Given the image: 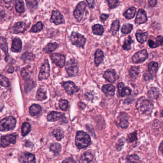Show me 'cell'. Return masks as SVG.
Wrapping results in <instances>:
<instances>
[{"label":"cell","mask_w":163,"mask_h":163,"mask_svg":"<svg viewBox=\"0 0 163 163\" xmlns=\"http://www.w3.org/2000/svg\"><path fill=\"white\" fill-rule=\"evenodd\" d=\"M75 143L79 149L84 148L88 146L91 143L90 135L83 131H78L75 138Z\"/></svg>","instance_id":"6da1fadb"},{"label":"cell","mask_w":163,"mask_h":163,"mask_svg":"<svg viewBox=\"0 0 163 163\" xmlns=\"http://www.w3.org/2000/svg\"><path fill=\"white\" fill-rule=\"evenodd\" d=\"M136 107L141 114L148 115L152 113L153 105L150 101L142 97L137 102Z\"/></svg>","instance_id":"7a4b0ae2"},{"label":"cell","mask_w":163,"mask_h":163,"mask_svg":"<svg viewBox=\"0 0 163 163\" xmlns=\"http://www.w3.org/2000/svg\"><path fill=\"white\" fill-rule=\"evenodd\" d=\"M16 123V119L13 116H9L2 119L0 123L1 131L6 132L12 130L15 127Z\"/></svg>","instance_id":"3957f363"},{"label":"cell","mask_w":163,"mask_h":163,"mask_svg":"<svg viewBox=\"0 0 163 163\" xmlns=\"http://www.w3.org/2000/svg\"><path fill=\"white\" fill-rule=\"evenodd\" d=\"M70 39L72 44L78 47H83L86 41L84 36L75 32H72Z\"/></svg>","instance_id":"277c9868"},{"label":"cell","mask_w":163,"mask_h":163,"mask_svg":"<svg viewBox=\"0 0 163 163\" xmlns=\"http://www.w3.org/2000/svg\"><path fill=\"white\" fill-rule=\"evenodd\" d=\"M65 70L68 75L70 76H76L79 72L77 64L73 59H70L68 61L65 66Z\"/></svg>","instance_id":"5b68a950"},{"label":"cell","mask_w":163,"mask_h":163,"mask_svg":"<svg viewBox=\"0 0 163 163\" xmlns=\"http://www.w3.org/2000/svg\"><path fill=\"white\" fill-rule=\"evenodd\" d=\"M50 75V66L48 61L46 59L42 66L39 73L38 79L39 81L48 79Z\"/></svg>","instance_id":"8992f818"},{"label":"cell","mask_w":163,"mask_h":163,"mask_svg":"<svg viewBox=\"0 0 163 163\" xmlns=\"http://www.w3.org/2000/svg\"><path fill=\"white\" fill-rule=\"evenodd\" d=\"M86 6V3L84 1L80 2L77 6L74 12V15L77 20L80 21L82 19Z\"/></svg>","instance_id":"52a82bcc"},{"label":"cell","mask_w":163,"mask_h":163,"mask_svg":"<svg viewBox=\"0 0 163 163\" xmlns=\"http://www.w3.org/2000/svg\"><path fill=\"white\" fill-rule=\"evenodd\" d=\"M16 134H13L1 136V147H6L12 144H15L16 143Z\"/></svg>","instance_id":"ba28073f"},{"label":"cell","mask_w":163,"mask_h":163,"mask_svg":"<svg viewBox=\"0 0 163 163\" xmlns=\"http://www.w3.org/2000/svg\"><path fill=\"white\" fill-rule=\"evenodd\" d=\"M148 57V54L146 49L139 51L132 56V61L134 63L138 64L146 61Z\"/></svg>","instance_id":"9c48e42d"},{"label":"cell","mask_w":163,"mask_h":163,"mask_svg":"<svg viewBox=\"0 0 163 163\" xmlns=\"http://www.w3.org/2000/svg\"><path fill=\"white\" fill-rule=\"evenodd\" d=\"M20 163H36V158L33 154L29 153H23L19 158Z\"/></svg>","instance_id":"30bf717a"},{"label":"cell","mask_w":163,"mask_h":163,"mask_svg":"<svg viewBox=\"0 0 163 163\" xmlns=\"http://www.w3.org/2000/svg\"><path fill=\"white\" fill-rule=\"evenodd\" d=\"M51 58L54 63L59 67L62 68L65 64V57L63 55L59 54H53L51 55Z\"/></svg>","instance_id":"8fae6325"},{"label":"cell","mask_w":163,"mask_h":163,"mask_svg":"<svg viewBox=\"0 0 163 163\" xmlns=\"http://www.w3.org/2000/svg\"><path fill=\"white\" fill-rule=\"evenodd\" d=\"M63 86L65 91L70 95L78 92L79 90V88L72 82L68 81L65 82L63 84Z\"/></svg>","instance_id":"7c38bea8"},{"label":"cell","mask_w":163,"mask_h":163,"mask_svg":"<svg viewBox=\"0 0 163 163\" xmlns=\"http://www.w3.org/2000/svg\"><path fill=\"white\" fill-rule=\"evenodd\" d=\"M51 21L56 25L64 23L65 20L63 15L59 11H53L51 18Z\"/></svg>","instance_id":"4fadbf2b"},{"label":"cell","mask_w":163,"mask_h":163,"mask_svg":"<svg viewBox=\"0 0 163 163\" xmlns=\"http://www.w3.org/2000/svg\"><path fill=\"white\" fill-rule=\"evenodd\" d=\"M27 29L26 23L22 21H19L16 23L11 29V32L13 34H19L24 32Z\"/></svg>","instance_id":"5bb4252c"},{"label":"cell","mask_w":163,"mask_h":163,"mask_svg":"<svg viewBox=\"0 0 163 163\" xmlns=\"http://www.w3.org/2000/svg\"><path fill=\"white\" fill-rule=\"evenodd\" d=\"M147 20V17L146 11L140 9L137 15L135 22L138 24H141L146 23Z\"/></svg>","instance_id":"9a60e30c"},{"label":"cell","mask_w":163,"mask_h":163,"mask_svg":"<svg viewBox=\"0 0 163 163\" xmlns=\"http://www.w3.org/2000/svg\"><path fill=\"white\" fill-rule=\"evenodd\" d=\"M105 79L110 83H114L116 80V72L114 70H109L106 71L103 75Z\"/></svg>","instance_id":"2e32d148"},{"label":"cell","mask_w":163,"mask_h":163,"mask_svg":"<svg viewBox=\"0 0 163 163\" xmlns=\"http://www.w3.org/2000/svg\"><path fill=\"white\" fill-rule=\"evenodd\" d=\"M22 47V42L19 38L16 37L13 41L12 46L11 47V51L15 52H21Z\"/></svg>","instance_id":"e0dca14e"},{"label":"cell","mask_w":163,"mask_h":163,"mask_svg":"<svg viewBox=\"0 0 163 163\" xmlns=\"http://www.w3.org/2000/svg\"><path fill=\"white\" fill-rule=\"evenodd\" d=\"M118 88L119 94L122 97L129 96L131 94V90L128 87H125L123 83H119L118 84Z\"/></svg>","instance_id":"ac0fdd59"},{"label":"cell","mask_w":163,"mask_h":163,"mask_svg":"<svg viewBox=\"0 0 163 163\" xmlns=\"http://www.w3.org/2000/svg\"><path fill=\"white\" fill-rule=\"evenodd\" d=\"M163 41V36L159 35L155 38V40H153L152 39H149L148 41L149 46L151 48H157L162 44Z\"/></svg>","instance_id":"d6986e66"},{"label":"cell","mask_w":163,"mask_h":163,"mask_svg":"<svg viewBox=\"0 0 163 163\" xmlns=\"http://www.w3.org/2000/svg\"><path fill=\"white\" fill-rule=\"evenodd\" d=\"M102 91L109 96H113L115 92V87L111 84H106L102 87Z\"/></svg>","instance_id":"ffe728a7"},{"label":"cell","mask_w":163,"mask_h":163,"mask_svg":"<svg viewBox=\"0 0 163 163\" xmlns=\"http://www.w3.org/2000/svg\"><path fill=\"white\" fill-rule=\"evenodd\" d=\"M63 116V115L60 113L52 112L50 114H48L47 118L48 121L54 122L61 119Z\"/></svg>","instance_id":"44dd1931"},{"label":"cell","mask_w":163,"mask_h":163,"mask_svg":"<svg viewBox=\"0 0 163 163\" xmlns=\"http://www.w3.org/2000/svg\"><path fill=\"white\" fill-rule=\"evenodd\" d=\"M93 159V155L90 152H85L82 155L79 163H91Z\"/></svg>","instance_id":"7402d4cb"},{"label":"cell","mask_w":163,"mask_h":163,"mask_svg":"<svg viewBox=\"0 0 163 163\" xmlns=\"http://www.w3.org/2000/svg\"><path fill=\"white\" fill-rule=\"evenodd\" d=\"M42 111L41 107L38 104H33L30 107V114L32 116L39 115Z\"/></svg>","instance_id":"603a6c76"},{"label":"cell","mask_w":163,"mask_h":163,"mask_svg":"<svg viewBox=\"0 0 163 163\" xmlns=\"http://www.w3.org/2000/svg\"><path fill=\"white\" fill-rule=\"evenodd\" d=\"M0 45H1V48L3 50V51L5 52L6 55V61H7V59H8V44L7 43L6 40V38L3 37H1V40H0Z\"/></svg>","instance_id":"cb8c5ba5"},{"label":"cell","mask_w":163,"mask_h":163,"mask_svg":"<svg viewBox=\"0 0 163 163\" xmlns=\"http://www.w3.org/2000/svg\"><path fill=\"white\" fill-rule=\"evenodd\" d=\"M104 55L102 50L100 49L97 50L95 55V63L97 66H99L103 61Z\"/></svg>","instance_id":"d4e9b609"},{"label":"cell","mask_w":163,"mask_h":163,"mask_svg":"<svg viewBox=\"0 0 163 163\" xmlns=\"http://www.w3.org/2000/svg\"><path fill=\"white\" fill-rule=\"evenodd\" d=\"M159 95V90L157 88L152 87L148 92L149 97L152 99H157Z\"/></svg>","instance_id":"484cf974"},{"label":"cell","mask_w":163,"mask_h":163,"mask_svg":"<svg viewBox=\"0 0 163 163\" xmlns=\"http://www.w3.org/2000/svg\"><path fill=\"white\" fill-rule=\"evenodd\" d=\"M158 68V64L157 62L152 61L148 65L149 72L150 74L152 75L153 76L155 74H156Z\"/></svg>","instance_id":"4316f807"},{"label":"cell","mask_w":163,"mask_h":163,"mask_svg":"<svg viewBox=\"0 0 163 163\" xmlns=\"http://www.w3.org/2000/svg\"><path fill=\"white\" fill-rule=\"evenodd\" d=\"M135 13L136 9L135 7H131L126 11V12L124 14V16L127 19H131L135 16Z\"/></svg>","instance_id":"83f0119b"},{"label":"cell","mask_w":163,"mask_h":163,"mask_svg":"<svg viewBox=\"0 0 163 163\" xmlns=\"http://www.w3.org/2000/svg\"><path fill=\"white\" fill-rule=\"evenodd\" d=\"M36 99L39 101H44L47 98L46 92L42 88H39L38 90L36 95Z\"/></svg>","instance_id":"f1b7e54d"},{"label":"cell","mask_w":163,"mask_h":163,"mask_svg":"<svg viewBox=\"0 0 163 163\" xmlns=\"http://www.w3.org/2000/svg\"><path fill=\"white\" fill-rule=\"evenodd\" d=\"M92 31L94 34L98 35H101L104 32V28L100 24H96L92 27Z\"/></svg>","instance_id":"f546056e"},{"label":"cell","mask_w":163,"mask_h":163,"mask_svg":"<svg viewBox=\"0 0 163 163\" xmlns=\"http://www.w3.org/2000/svg\"><path fill=\"white\" fill-rule=\"evenodd\" d=\"M31 126L27 122L23 124L22 126V135L23 136H25L31 131Z\"/></svg>","instance_id":"4dcf8cb0"},{"label":"cell","mask_w":163,"mask_h":163,"mask_svg":"<svg viewBox=\"0 0 163 163\" xmlns=\"http://www.w3.org/2000/svg\"><path fill=\"white\" fill-rule=\"evenodd\" d=\"M147 35H148V34L147 32H144V33L137 32L136 34L137 40L138 41L141 43V44H143L146 41Z\"/></svg>","instance_id":"1f68e13d"},{"label":"cell","mask_w":163,"mask_h":163,"mask_svg":"<svg viewBox=\"0 0 163 163\" xmlns=\"http://www.w3.org/2000/svg\"><path fill=\"white\" fill-rule=\"evenodd\" d=\"M50 150L55 154H58L61 150V146L58 143H53L50 147Z\"/></svg>","instance_id":"d6a6232c"},{"label":"cell","mask_w":163,"mask_h":163,"mask_svg":"<svg viewBox=\"0 0 163 163\" xmlns=\"http://www.w3.org/2000/svg\"><path fill=\"white\" fill-rule=\"evenodd\" d=\"M26 5L30 10H33L38 7V3L36 0H26Z\"/></svg>","instance_id":"836d02e7"},{"label":"cell","mask_w":163,"mask_h":163,"mask_svg":"<svg viewBox=\"0 0 163 163\" xmlns=\"http://www.w3.org/2000/svg\"><path fill=\"white\" fill-rule=\"evenodd\" d=\"M58 47V45L56 43H50L46 46L44 50L46 52H52L55 51Z\"/></svg>","instance_id":"e575fe53"},{"label":"cell","mask_w":163,"mask_h":163,"mask_svg":"<svg viewBox=\"0 0 163 163\" xmlns=\"http://www.w3.org/2000/svg\"><path fill=\"white\" fill-rule=\"evenodd\" d=\"M127 163H139L140 159L137 155L133 154L127 157Z\"/></svg>","instance_id":"d590c367"},{"label":"cell","mask_w":163,"mask_h":163,"mask_svg":"<svg viewBox=\"0 0 163 163\" xmlns=\"http://www.w3.org/2000/svg\"><path fill=\"white\" fill-rule=\"evenodd\" d=\"M15 10L18 12L22 13L24 11V3L23 0H17L15 6Z\"/></svg>","instance_id":"8d00e7d4"},{"label":"cell","mask_w":163,"mask_h":163,"mask_svg":"<svg viewBox=\"0 0 163 163\" xmlns=\"http://www.w3.org/2000/svg\"><path fill=\"white\" fill-rule=\"evenodd\" d=\"M139 72L140 71H139V67H136V66H132L131 67L130 72H129L131 78H134V79L137 78L138 75H139Z\"/></svg>","instance_id":"74e56055"},{"label":"cell","mask_w":163,"mask_h":163,"mask_svg":"<svg viewBox=\"0 0 163 163\" xmlns=\"http://www.w3.org/2000/svg\"><path fill=\"white\" fill-rule=\"evenodd\" d=\"M22 58L25 61H32L35 59V56L32 53L26 52L22 55Z\"/></svg>","instance_id":"f35d334b"},{"label":"cell","mask_w":163,"mask_h":163,"mask_svg":"<svg viewBox=\"0 0 163 163\" xmlns=\"http://www.w3.org/2000/svg\"><path fill=\"white\" fill-rule=\"evenodd\" d=\"M59 106L63 111H67L68 108V102L66 100L61 99L59 102Z\"/></svg>","instance_id":"ab89813d"},{"label":"cell","mask_w":163,"mask_h":163,"mask_svg":"<svg viewBox=\"0 0 163 163\" xmlns=\"http://www.w3.org/2000/svg\"><path fill=\"white\" fill-rule=\"evenodd\" d=\"M53 135L58 141H60L64 137L63 131L59 129H56L53 131Z\"/></svg>","instance_id":"60d3db41"},{"label":"cell","mask_w":163,"mask_h":163,"mask_svg":"<svg viewBox=\"0 0 163 163\" xmlns=\"http://www.w3.org/2000/svg\"><path fill=\"white\" fill-rule=\"evenodd\" d=\"M120 28V21L118 20H116L112 23L111 26V31L114 35H115L119 30Z\"/></svg>","instance_id":"b9f144b4"},{"label":"cell","mask_w":163,"mask_h":163,"mask_svg":"<svg viewBox=\"0 0 163 163\" xmlns=\"http://www.w3.org/2000/svg\"><path fill=\"white\" fill-rule=\"evenodd\" d=\"M132 42V39L130 36H129L124 41V44L123 46V49L127 50V51L130 50L131 49V44Z\"/></svg>","instance_id":"7bdbcfd3"},{"label":"cell","mask_w":163,"mask_h":163,"mask_svg":"<svg viewBox=\"0 0 163 163\" xmlns=\"http://www.w3.org/2000/svg\"><path fill=\"white\" fill-rule=\"evenodd\" d=\"M133 28V26L132 24L127 23L124 24L122 28V32L124 34H128L131 32Z\"/></svg>","instance_id":"ee69618b"},{"label":"cell","mask_w":163,"mask_h":163,"mask_svg":"<svg viewBox=\"0 0 163 163\" xmlns=\"http://www.w3.org/2000/svg\"><path fill=\"white\" fill-rule=\"evenodd\" d=\"M0 84L1 86L4 87H8L10 86V82L8 78L3 75L0 76Z\"/></svg>","instance_id":"f6af8a7d"},{"label":"cell","mask_w":163,"mask_h":163,"mask_svg":"<svg viewBox=\"0 0 163 163\" xmlns=\"http://www.w3.org/2000/svg\"><path fill=\"white\" fill-rule=\"evenodd\" d=\"M43 28V24L41 22H38L32 28L30 32H37L41 31Z\"/></svg>","instance_id":"bcb514c9"},{"label":"cell","mask_w":163,"mask_h":163,"mask_svg":"<svg viewBox=\"0 0 163 163\" xmlns=\"http://www.w3.org/2000/svg\"><path fill=\"white\" fill-rule=\"evenodd\" d=\"M137 132L136 131V132H134V133L129 134L127 136L126 141L128 143H132L137 140Z\"/></svg>","instance_id":"7dc6e473"},{"label":"cell","mask_w":163,"mask_h":163,"mask_svg":"<svg viewBox=\"0 0 163 163\" xmlns=\"http://www.w3.org/2000/svg\"><path fill=\"white\" fill-rule=\"evenodd\" d=\"M21 75L22 77L26 81L30 79V75L27 68H24L22 69L21 71Z\"/></svg>","instance_id":"c3c4849f"},{"label":"cell","mask_w":163,"mask_h":163,"mask_svg":"<svg viewBox=\"0 0 163 163\" xmlns=\"http://www.w3.org/2000/svg\"><path fill=\"white\" fill-rule=\"evenodd\" d=\"M34 86V83L33 81L31 80V79L26 81V86H25V89L26 92H28L30 91Z\"/></svg>","instance_id":"681fc988"},{"label":"cell","mask_w":163,"mask_h":163,"mask_svg":"<svg viewBox=\"0 0 163 163\" xmlns=\"http://www.w3.org/2000/svg\"><path fill=\"white\" fill-rule=\"evenodd\" d=\"M109 6L111 9L116 7L119 3V0H108Z\"/></svg>","instance_id":"f907efd6"},{"label":"cell","mask_w":163,"mask_h":163,"mask_svg":"<svg viewBox=\"0 0 163 163\" xmlns=\"http://www.w3.org/2000/svg\"><path fill=\"white\" fill-rule=\"evenodd\" d=\"M129 123L126 119H121L120 122V126L123 128H127L128 126Z\"/></svg>","instance_id":"816d5d0a"},{"label":"cell","mask_w":163,"mask_h":163,"mask_svg":"<svg viewBox=\"0 0 163 163\" xmlns=\"http://www.w3.org/2000/svg\"><path fill=\"white\" fill-rule=\"evenodd\" d=\"M152 75L150 74L149 73H146L144 74V75H143V77H144V80L146 81H149L151 80V79H152L153 78Z\"/></svg>","instance_id":"f5cc1de1"},{"label":"cell","mask_w":163,"mask_h":163,"mask_svg":"<svg viewBox=\"0 0 163 163\" xmlns=\"http://www.w3.org/2000/svg\"><path fill=\"white\" fill-rule=\"evenodd\" d=\"M88 7L90 8H93L95 6V0H86Z\"/></svg>","instance_id":"db71d44e"},{"label":"cell","mask_w":163,"mask_h":163,"mask_svg":"<svg viewBox=\"0 0 163 163\" xmlns=\"http://www.w3.org/2000/svg\"><path fill=\"white\" fill-rule=\"evenodd\" d=\"M62 163H76L74 159L71 158H68L63 161Z\"/></svg>","instance_id":"11a10c76"},{"label":"cell","mask_w":163,"mask_h":163,"mask_svg":"<svg viewBox=\"0 0 163 163\" xmlns=\"http://www.w3.org/2000/svg\"><path fill=\"white\" fill-rule=\"evenodd\" d=\"M157 0H149V4L152 7H154L155 6H156L157 4Z\"/></svg>","instance_id":"9f6ffc18"},{"label":"cell","mask_w":163,"mask_h":163,"mask_svg":"<svg viewBox=\"0 0 163 163\" xmlns=\"http://www.w3.org/2000/svg\"><path fill=\"white\" fill-rule=\"evenodd\" d=\"M78 106H79V108L81 110H83L85 108V104L84 103H82V102H79L78 103Z\"/></svg>","instance_id":"6f0895ef"},{"label":"cell","mask_w":163,"mask_h":163,"mask_svg":"<svg viewBox=\"0 0 163 163\" xmlns=\"http://www.w3.org/2000/svg\"><path fill=\"white\" fill-rule=\"evenodd\" d=\"M108 17V15H104V14H102V15H101V16H100V19H101V20H102V21H105L106 20H107Z\"/></svg>","instance_id":"680465c9"},{"label":"cell","mask_w":163,"mask_h":163,"mask_svg":"<svg viewBox=\"0 0 163 163\" xmlns=\"http://www.w3.org/2000/svg\"><path fill=\"white\" fill-rule=\"evenodd\" d=\"M159 150L160 151L162 152V154H163V142L161 143L160 145V146H159Z\"/></svg>","instance_id":"91938a15"},{"label":"cell","mask_w":163,"mask_h":163,"mask_svg":"<svg viewBox=\"0 0 163 163\" xmlns=\"http://www.w3.org/2000/svg\"><path fill=\"white\" fill-rule=\"evenodd\" d=\"M32 144V143L29 142V141H26V146L28 147H32V146H30V144Z\"/></svg>","instance_id":"94428289"},{"label":"cell","mask_w":163,"mask_h":163,"mask_svg":"<svg viewBox=\"0 0 163 163\" xmlns=\"http://www.w3.org/2000/svg\"><path fill=\"white\" fill-rule=\"evenodd\" d=\"M8 72L10 73H12L13 72V71H14V69H13V67H10V68L8 69Z\"/></svg>","instance_id":"6125c7cd"},{"label":"cell","mask_w":163,"mask_h":163,"mask_svg":"<svg viewBox=\"0 0 163 163\" xmlns=\"http://www.w3.org/2000/svg\"><path fill=\"white\" fill-rule=\"evenodd\" d=\"M161 114H162V115H163V109L162 111V112H161Z\"/></svg>","instance_id":"be15d7a7"}]
</instances>
